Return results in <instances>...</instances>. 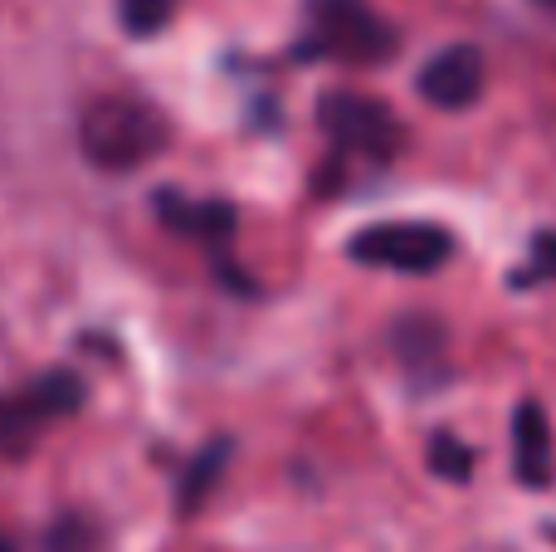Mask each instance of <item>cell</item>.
<instances>
[{
    "label": "cell",
    "instance_id": "8fae6325",
    "mask_svg": "<svg viewBox=\"0 0 556 552\" xmlns=\"http://www.w3.org/2000/svg\"><path fill=\"white\" fill-rule=\"evenodd\" d=\"M225 455H230V446H225V440H215V446L191 465V479H186V494H181V509H186V514H195V504H201L205 485H215V475H220V460H225Z\"/></svg>",
    "mask_w": 556,
    "mask_h": 552
},
{
    "label": "cell",
    "instance_id": "3957f363",
    "mask_svg": "<svg viewBox=\"0 0 556 552\" xmlns=\"http://www.w3.org/2000/svg\"><path fill=\"white\" fill-rule=\"evenodd\" d=\"M346 254L356 264H371V269L434 274L454 254V240H450V230H440L430 221H381V225L356 230Z\"/></svg>",
    "mask_w": 556,
    "mask_h": 552
},
{
    "label": "cell",
    "instance_id": "6da1fadb",
    "mask_svg": "<svg viewBox=\"0 0 556 552\" xmlns=\"http://www.w3.org/2000/svg\"><path fill=\"white\" fill-rule=\"evenodd\" d=\"M166 117L152 103L127 93L93 98L78 117V147L103 172H137L166 147Z\"/></svg>",
    "mask_w": 556,
    "mask_h": 552
},
{
    "label": "cell",
    "instance_id": "7a4b0ae2",
    "mask_svg": "<svg viewBox=\"0 0 556 552\" xmlns=\"http://www.w3.org/2000/svg\"><path fill=\"white\" fill-rule=\"evenodd\" d=\"M303 49L342 64H386L395 54V29L366 0H307Z\"/></svg>",
    "mask_w": 556,
    "mask_h": 552
},
{
    "label": "cell",
    "instance_id": "30bf717a",
    "mask_svg": "<svg viewBox=\"0 0 556 552\" xmlns=\"http://www.w3.org/2000/svg\"><path fill=\"white\" fill-rule=\"evenodd\" d=\"M176 0H117V15H123L127 35H156V29L172 20Z\"/></svg>",
    "mask_w": 556,
    "mask_h": 552
},
{
    "label": "cell",
    "instance_id": "4fadbf2b",
    "mask_svg": "<svg viewBox=\"0 0 556 552\" xmlns=\"http://www.w3.org/2000/svg\"><path fill=\"white\" fill-rule=\"evenodd\" d=\"M0 552H10V548H5V543H0Z\"/></svg>",
    "mask_w": 556,
    "mask_h": 552
},
{
    "label": "cell",
    "instance_id": "7c38bea8",
    "mask_svg": "<svg viewBox=\"0 0 556 552\" xmlns=\"http://www.w3.org/2000/svg\"><path fill=\"white\" fill-rule=\"evenodd\" d=\"M532 274L538 279H556V230H542L532 240Z\"/></svg>",
    "mask_w": 556,
    "mask_h": 552
},
{
    "label": "cell",
    "instance_id": "52a82bcc",
    "mask_svg": "<svg viewBox=\"0 0 556 552\" xmlns=\"http://www.w3.org/2000/svg\"><path fill=\"white\" fill-rule=\"evenodd\" d=\"M420 98L440 113H464L483 98V54L473 45H450L420 68L415 78Z\"/></svg>",
    "mask_w": 556,
    "mask_h": 552
},
{
    "label": "cell",
    "instance_id": "8992f818",
    "mask_svg": "<svg viewBox=\"0 0 556 552\" xmlns=\"http://www.w3.org/2000/svg\"><path fill=\"white\" fill-rule=\"evenodd\" d=\"M78 406V381L64 372H49L35 387L15 391V397H0V455H25L35 446V436L49 421L68 416Z\"/></svg>",
    "mask_w": 556,
    "mask_h": 552
},
{
    "label": "cell",
    "instance_id": "ba28073f",
    "mask_svg": "<svg viewBox=\"0 0 556 552\" xmlns=\"http://www.w3.org/2000/svg\"><path fill=\"white\" fill-rule=\"evenodd\" d=\"M513 475L528 489L552 485V426L538 401H518L513 411Z\"/></svg>",
    "mask_w": 556,
    "mask_h": 552
},
{
    "label": "cell",
    "instance_id": "9c48e42d",
    "mask_svg": "<svg viewBox=\"0 0 556 552\" xmlns=\"http://www.w3.org/2000/svg\"><path fill=\"white\" fill-rule=\"evenodd\" d=\"M430 469H434L440 479H450V485H464V479L473 475V450L464 446L459 436L440 430V436L430 440Z\"/></svg>",
    "mask_w": 556,
    "mask_h": 552
},
{
    "label": "cell",
    "instance_id": "5b68a950",
    "mask_svg": "<svg viewBox=\"0 0 556 552\" xmlns=\"http://www.w3.org/2000/svg\"><path fill=\"white\" fill-rule=\"evenodd\" d=\"M156 215H162L176 235L201 244L225 284L244 289L240 264L230 260V250H235V205L230 201H195V196H181V191H162L156 196Z\"/></svg>",
    "mask_w": 556,
    "mask_h": 552
},
{
    "label": "cell",
    "instance_id": "277c9868",
    "mask_svg": "<svg viewBox=\"0 0 556 552\" xmlns=\"http://www.w3.org/2000/svg\"><path fill=\"white\" fill-rule=\"evenodd\" d=\"M317 123H323L327 142L337 147V156H366V162H391L401 147V123L381 98L366 93H327L317 103Z\"/></svg>",
    "mask_w": 556,
    "mask_h": 552
}]
</instances>
